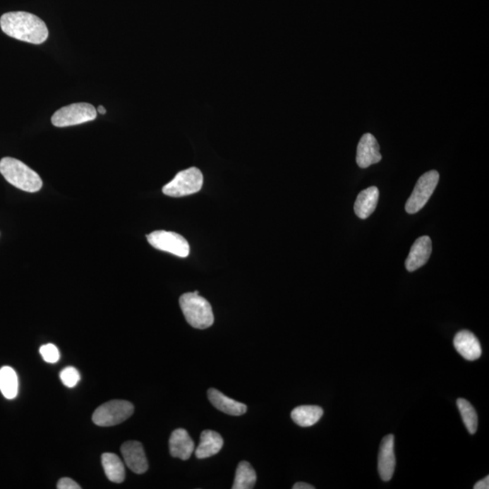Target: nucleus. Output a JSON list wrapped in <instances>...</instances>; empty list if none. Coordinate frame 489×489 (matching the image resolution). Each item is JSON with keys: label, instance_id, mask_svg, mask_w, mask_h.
I'll return each instance as SVG.
<instances>
[{"label": "nucleus", "instance_id": "f257e3e1", "mask_svg": "<svg viewBox=\"0 0 489 489\" xmlns=\"http://www.w3.org/2000/svg\"><path fill=\"white\" fill-rule=\"evenodd\" d=\"M0 28L8 37L34 44H43L49 36L42 19L28 12L6 13L0 18Z\"/></svg>", "mask_w": 489, "mask_h": 489}, {"label": "nucleus", "instance_id": "f03ea898", "mask_svg": "<svg viewBox=\"0 0 489 489\" xmlns=\"http://www.w3.org/2000/svg\"><path fill=\"white\" fill-rule=\"evenodd\" d=\"M0 174L13 186L27 193H37L43 186L40 176L17 159L3 158L0 161Z\"/></svg>", "mask_w": 489, "mask_h": 489}, {"label": "nucleus", "instance_id": "7ed1b4c3", "mask_svg": "<svg viewBox=\"0 0 489 489\" xmlns=\"http://www.w3.org/2000/svg\"><path fill=\"white\" fill-rule=\"evenodd\" d=\"M180 306L185 319L193 327L206 329L213 325L212 306L199 294H184L181 296Z\"/></svg>", "mask_w": 489, "mask_h": 489}, {"label": "nucleus", "instance_id": "20e7f679", "mask_svg": "<svg viewBox=\"0 0 489 489\" xmlns=\"http://www.w3.org/2000/svg\"><path fill=\"white\" fill-rule=\"evenodd\" d=\"M130 402L114 399L98 407L92 414V421L100 427H111L123 423L133 414Z\"/></svg>", "mask_w": 489, "mask_h": 489}, {"label": "nucleus", "instance_id": "39448f33", "mask_svg": "<svg viewBox=\"0 0 489 489\" xmlns=\"http://www.w3.org/2000/svg\"><path fill=\"white\" fill-rule=\"evenodd\" d=\"M203 185V174L199 169L193 167L179 172L174 180L163 187L162 193L169 197H184L199 193Z\"/></svg>", "mask_w": 489, "mask_h": 489}, {"label": "nucleus", "instance_id": "423d86ee", "mask_svg": "<svg viewBox=\"0 0 489 489\" xmlns=\"http://www.w3.org/2000/svg\"><path fill=\"white\" fill-rule=\"evenodd\" d=\"M97 116V110L94 105L78 103L59 109L53 114L51 121L56 127H68L94 121Z\"/></svg>", "mask_w": 489, "mask_h": 489}, {"label": "nucleus", "instance_id": "0eeeda50", "mask_svg": "<svg viewBox=\"0 0 489 489\" xmlns=\"http://www.w3.org/2000/svg\"><path fill=\"white\" fill-rule=\"evenodd\" d=\"M440 174L437 171H430L418 179L416 186L406 203L405 210L409 214H415L426 205L431 195L439 183Z\"/></svg>", "mask_w": 489, "mask_h": 489}, {"label": "nucleus", "instance_id": "6e6552de", "mask_svg": "<svg viewBox=\"0 0 489 489\" xmlns=\"http://www.w3.org/2000/svg\"><path fill=\"white\" fill-rule=\"evenodd\" d=\"M153 248L168 252L180 258H187L190 254V245L183 236L175 232L156 230L147 236Z\"/></svg>", "mask_w": 489, "mask_h": 489}, {"label": "nucleus", "instance_id": "1a4fd4ad", "mask_svg": "<svg viewBox=\"0 0 489 489\" xmlns=\"http://www.w3.org/2000/svg\"><path fill=\"white\" fill-rule=\"evenodd\" d=\"M124 461L128 468L136 474L145 473L149 468L145 449L139 441H127L121 447Z\"/></svg>", "mask_w": 489, "mask_h": 489}, {"label": "nucleus", "instance_id": "9d476101", "mask_svg": "<svg viewBox=\"0 0 489 489\" xmlns=\"http://www.w3.org/2000/svg\"><path fill=\"white\" fill-rule=\"evenodd\" d=\"M394 436L387 435L380 446L378 471L383 481H391L395 471Z\"/></svg>", "mask_w": 489, "mask_h": 489}, {"label": "nucleus", "instance_id": "9b49d317", "mask_svg": "<svg viewBox=\"0 0 489 489\" xmlns=\"http://www.w3.org/2000/svg\"><path fill=\"white\" fill-rule=\"evenodd\" d=\"M382 161L380 146L375 137L370 133L363 134L357 147L356 162L360 168L366 169Z\"/></svg>", "mask_w": 489, "mask_h": 489}, {"label": "nucleus", "instance_id": "f8f14e48", "mask_svg": "<svg viewBox=\"0 0 489 489\" xmlns=\"http://www.w3.org/2000/svg\"><path fill=\"white\" fill-rule=\"evenodd\" d=\"M433 251V242L430 236H423L413 243L410 254L406 258L405 266L408 271L413 272L427 263Z\"/></svg>", "mask_w": 489, "mask_h": 489}, {"label": "nucleus", "instance_id": "ddd939ff", "mask_svg": "<svg viewBox=\"0 0 489 489\" xmlns=\"http://www.w3.org/2000/svg\"><path fill=\"white\" fill-rule=\"evenodd\" d=\"M454 347L463 358L468 361H476L481 356L482 350L478 339L473 332L460 331L454 337Z\"/></svg>", "mask_w": 489, "mask_h": 489}, {"label": "nucleus", "instance_id": "4468645a", "mask_svg": "<svg viewBox=\"0 0 489 489\" xmlns=\"http://www.w3.org/2000/svg\"><path fill=\"white\" fill-rule=\"evenodd\" d=\"M169 453L174 458L187 460L194 452V441L186 430H175L169 437Z\"/></svg>", "mask_w": 489, "mask_h": 489}, {"label": "nucleus", "instance_id": "2eb2a0df", "mask_svg": "<svg viewBox=\"0 0 489 489\" xmlns=\"http://www.w3.org/2000/svg\"><path fill=\"white\" fill-rule=\"evenodd\" d=\"M207 397L214 407L224 413L232 415V416H241L247 412V405L227 397L222 392L216 389H210L207 391Z\"/></svg>", "mask_w": 489, "mask_h": 489}, {"label": "nucleus", "instance_id": "dca6fc26", "mask_svg": "<svg viewBox=\"0 0 489 489\" xmlns=\"http://www.w3.org/2000/svg\"><path fill=\"white\" fill-rule=\"evenodd\" d=\"M224 445L222 437L219 433L213 430H204L200 435V441L195 455L198 459L210 458L222 450Z\"/></svg>", "mask_w": 489, "mask_h": 489}, {"label": "nucleus", "instance_id": "f3484780", "mask_svg": "<svg viewBox=\"0 0 489 489\" xmlns=\"http://www.w3.org/2000/svg\"><path fill=\"white\" fill-rule=\"evenodd\" d=\"M379 200V190L373 186L361 191L354 203V212L360 219L369 217L376 209Z\"/></svg>", "mask_w": 489, "mask_h": 489}, {"label": "nucleus", "instance_id": "a211bd4d", "mask_svg": "<svg viewBox=\"0 0 489 489\" xmlns=\"http://www.w3.org/2000/svg\"><path fill=\"white\" fill-rule=\"evenodd\" d=\"M322 414L324 410L319 406L303 405L294 409L291 412V418L298 426L308 428L318 423Z\"/></svg>", "mask_w": 489, "mask_h": 489}, {"label": "nucleus", "instance_id": "6ab92c4d", "mask_svg": "<svg viewBox=\"0 0 489 489\" xmlns=\"http://www.w3.org/2000/svg\"><path fill=\"white\" fill-rule=\"evenodd\" d=\"M105 475L114 483H121L126 478V469L119 457L114 453H104L102 455Z\"/></svg>", "mask_w": 489, "mask_h": 489}, {"label": "nucleus", "instance_id": "aec40b11", "mask_svg": "<svg viewBox=\"0 0 489 489\" xmlns=\"http://www.w3.org/2000/svg\"><path fill=\"white\" fill-rule=\"evenodd\" d=\"M0 392L8 399H15L18 394V377L11 367L0 369Z\"/></svg>", "mask_w": 489, "mask_h": 489}, {"label": "nucleus", "instance_id": "412c9836", "mask_svg": "<svg viewBox=\"0 0 489 489\" xmlns=\"http://www.w3.org/2000/svg\"><path fill=\"white\" fill-rule=\"evenodd\" d=\"M257 482V474L252 466L247 461H241L236 471V477L233 489L254 488Z\"/></svg>", "mask_w": 489, "mask_h": 489}, {"label": "nucleus", "instance_id": "4be33fe9", "mask_svg": "<svg viewBox=\"0 0 489 489\" xmlns=\"http://www.w3.org/2000/svg\"><path fill=\"white\" fill-rule=\"evenodd\" d=\"M463 423L471 434H475L478 430V415L471 402L460 398L457 401Z\"/></svg>", "mask_w": 489, "mask_h": 489}, {"label": "nucleus", "instance_id": "5701e85b", "mask_svg": "<svg viewBox=\"0 0 489 489\" xmlns=\"http://www.w3.org/2000/svg\"><path fill=\"white\" fill-rule=\"evenodd\" d=\"M60 379L64 385L73 388L79 382L80 375L78 370L73 367H66L60 373Z\"/></svg>", "mask_w": 489, "mask_h": 489}, {"label": "nucleus", "instance_id": "b1692460", "mask_svg": "<svg viewBox=\"0 0 489 489\" xmlns=\"http://www.w3.org/2000/svg\"><path fill=\"white\" fill-rule=\"evenodd\" d=\"M40 353L43 357L44 362L49 363H56L60 359V353L56 345L47 344L40 347Z\"/></svg>", "mask_w": 489, "mask_h": 489}, {"label": "nucleus", "instance_id": "393cba45", "mask_svg": "<svg viewBox=\"0 0 489 489\" xmlns=\"http://www.w3.org/2000/svg\"><path fill=\"white\" fill-rule=\"evenodd\" d=\"M57 488L59 489H80L81 487L73 481V479L69 478H61L57 483Z\"/></svg>", "mask_w": 489, "mask_h": 489}, {"label": "nucleus", "instance_id": "a878e982", "mask_svg": "<svg viewBox=\"0 0 489 489\" xmlns=\"http://www.w3.org/2000/svg\"><path fill=\"white\" fill-rule=\"evenodd\" d=\"M489 488V477L487 476L482 481H478L474 485V489H488Z\"/></svg>", "mask_w": 489, "mask_h": 489}, {"label": "nucleus", "instance_id": "bb28decb", "mask_svg": "<svg viewBox=\"0 0 489 489\" xmlns=\"http://www.w3.org/2000/svg\"><path fill=\"white\" fill-rule=\"evenodd\" d=\"M293 489H315V487L308 483H303V482H298V483L294 485Z\"/></svg>", "mask_w": 489, "mask_h": 489}, {"label": "nucleus", "instance_id": "cd10ccee", "mask_svg": "<svg viewBox=\"0 0 489 489\" xmlns=\"http://www.w3.org/2000/svg\"><path fill=\"white\" fill-rule=\"evenodd\" d=\"M98 113H100L101 114H107V109H105L103 105H100V107H98L97 109Z\"/></svg>", "mask_w": 489, "mask_h": 489}]
</instances>
